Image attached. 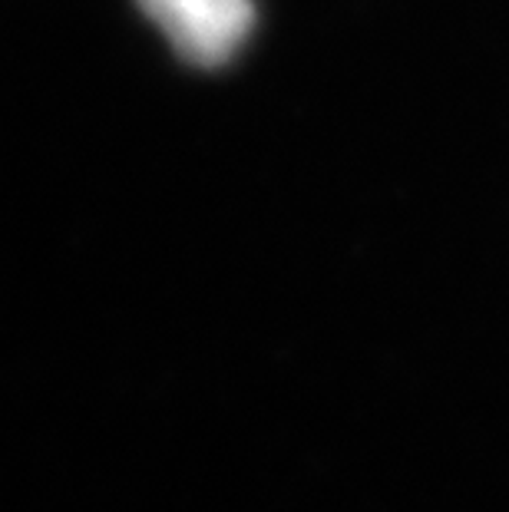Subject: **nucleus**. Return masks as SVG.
<instances>
[{"instance_id": "1", "label": "nucleus", "mask_w": 509, "mask_h": 512, "mask_svg": "<svg viewBox=\"0 0 509 512\" xmlns=\"http://www.w3.org/2000/svg\"><path fill=\"white\" fill-rule=\"evenodd\" d=\"M139 10L166 34L172 50L192 67L229 63L252 34V0H136Z\"/></svg>"}]
</instances>
